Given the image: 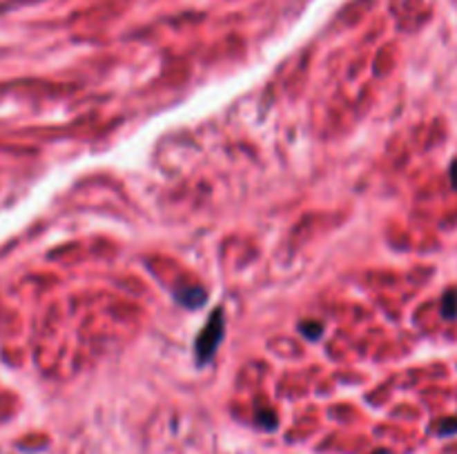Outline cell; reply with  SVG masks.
<instances>
[{"label": "cell", "instance_id": "obj_3", "mask_svg": "<svg viewBox=\"0 0 457 454\" xmlns=\"http://www.w3.org/2000/svg\"><path fill=\"white\" fill-rule=\"evenodd\" d=\"M257 423H259V426L265 428V430H274L277 428V419H274V415H272L270 410L259 412V415H257Z\"/></svg>", "mask_w": 457, "mask_h": 454}, {"label": "cell", "instance_id": "obj_1", "mask_svg": "<svg viewBox=\"0 0 457 454\" xmlns=\"http://www.w3.org/2000/svg\"><path fill=\"white\" fill-rule=\"evenodd\" d=\"M223 330H225L223 312L214 310V314L210 316V321L205 323V328L201 330V334H198V339L194 343L198 366H205V363H210L214 359L216 348L221 346V341H223Z\"/></svg>", "mask_w": 457, "mask_h": 454}, {"label": "cell", "instance_id": "obj_2", "mask_svg": "<svg viewBox=\"0 0 457 454\" xmlns=\"http://www.w3.org/2000/svg\"><path fill=\"white\" fill-rule=\"evenodd\" d=\"M442 316L455 319L457 316V290H449L442 301Z\"/></svg>", "mask_w": 457, "mask_h": 454}, {"label": "cell", "instance_id": "obj_5", "mask_svg": "<svg viewBox=\"0 0 457 454\" xmlns=\"http://www.w3.org/2000/svg\"><path fill=\"white\" fill-rule=\"evenodd\" d=\"M451 183L457 189V160H453V165H451Z\"/></svg>", "mask_w": 457, "mask_h": 454}, {"label": "cell", "instance_id": "obj_4", "mask_svg": "<svg viewBox=\"0 0 457 454\" xmlns=\"http://www.w3.org/2000/svg\"><path fill=\"white\" fill-rule=\"evenodd\" d=\"M437 432H440V435H455V432H457V419L442 421V426L437 428Z\"/></svg>", "mask_w": 457, "mask_h": 454}]
</instances>
